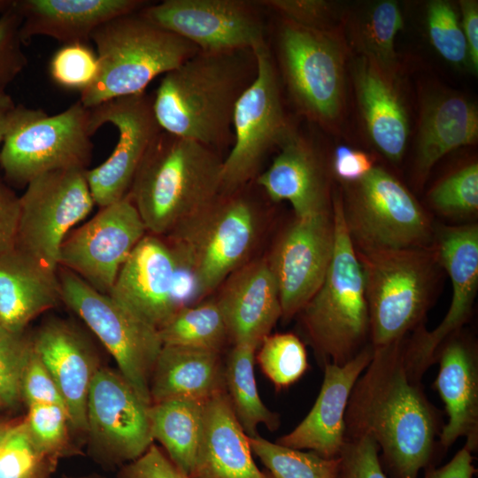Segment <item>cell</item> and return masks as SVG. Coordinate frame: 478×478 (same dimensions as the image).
I'll list each match as a JSON object with an SVG mask.
<instances>
[{"label":"cell","mask_w":478,"mask_h":478,"mask_svg":"<svg viewBox=\"0 0 478 478\" xmlns=\"http://www.w3.org/2000/svg\"><path fill=\"white\" fill-rule=\"evenodd\" d=\"M422 376L405 337L374 348L348 401L345 440L363 436L374 440L389 478H419L421 470L436 466L443 419L425 393Z\"/></svg>","instance_id":"1"},{"label":"cell","mask_w":478,"mask_h":478,"mask_svg":"<svg viewBox=\"0 0 478 478\" xmlns=\"http://www.w3.org/2000/svg\"><path fill=\"white\" fill-rule=\"evenodd\" d=\"M253 50L198 51L164 74L152 108L163 131L217 149L230 140L235 104L254 81Z\"/></svg>","instance_id":"2"},{"label":"cell","mask_w":478,"mask_h":478,"mask_svg":"<svg viewBox=\"0 0 478 478\" xmlns=\"http://www.w3.org/2000/svg\"><path fill=\"white\" fill-rule=\"evenodd\" d=\"M222 164L215 150L161 130L127 194L147 232L167 235L212 203L221 194Z\"/></svg>","instance_id":"3"},{"label":"cell","mask_w":478,"mask_h":478,"mask_svg":"<svg viewBox=\"0 0 478 478\" xmlns=\"http://www.w3.org/2000/svg\"><path fill=\"white\" fill-rule=\"evenodd\" d=\"M335 245L325 279L297 314L323 367L343 366L370 343V325L362 267L346 229L341 193L332 197Z\"/></svg>","instance_id":"4"},{"label":"cell","mask_w":478,"mask_h":478,"mask_svg":"<svg viewBox=\"0 0 478 478\" xmlns=\"http://www.w3.org/2000/svg\"><path fill=\"white\" fill-rule=\"evenodd\" d=\"M91 40L96 47L99 71L94 83L81 92L79 101L87 108L144 92L154 78L199 51L190 42L154 25L139 12L102 24Z\"/></svg>","instance_id":"5"},{"label":"cell","mask_w":478,"mask_h":478,"mask_svg":"<svg viewBox=\"0 0 478 478\" xmlns=\"http://www.w3.org/2000/svg\"><path fill=\"white\" fill-rule=\"evenodd\" d=\"M258 216L240 189L220 194L167 234L178 269L190 277L195 299L204 298L245 264L258 237Z\"/></svg>","instance_id":"6"},{"label":"cell","mask_w":478,"mask_h":478,"mask_svg":"<svg viewBox=\"0 0 478 478\" xmlns=\"http://www.w3.org/2000/svg\"><path fill=\"white\" fill-rule=\"evenodd\" d=\"M365 282L374 348L397 343L424 324L440 265L434 244L356 251Z\"/></svg>","instance_id":"7"},{"label":"cell","mask_w":478,"mask_h":478,"mask_svg":"<svg viewBox=\"0 0 478 478\" xmlns=\"http://www.w3.org/2000/svg\"><path fill=\"white\" fill-rule=\"evenodd\" d=\"M92 135L90 109L80 101L55 115L18 105L10 116L0 166L6 180L19 186L50 171L87 169Z\"/></svg>","instance_id":"8"},{"label":"cell","mask_w":478,"mask_h":478,"mask_svg":"<svg viewBox=\"0 0 478 478\" xmlns=\"http://www.w3.org/2000/svg\"><path fill=\"white\" fill-rule=\"evenodd\" d=\"M343 220L356 251L431 245L435 229L411 192L385 169L374 166L360 180L344 183Z\"/></svg>","instance_id":"9"},{"label":"cell","mask_w":478,"mask_h":478,"mask_svg":"<svg viewBox=\"0 0 478 478\" xmlns=\"http://www.w3.org/2000/svg\"><path fill=\"white\" fill-rule=\"evenodd\" d=\"M277 50L284 82L300 112L324 127L338 124L344 105L347 51L337 31L281 19Z\"/></svg>","instance_id":"10"},{"label":"cell","mask_w":478,"mask_h":478,"mask_svg":"<svg viewBox=\"0 0 478 478\" xmlns=\"http://www.w3.org/2000/svg\"><path fill=\"white\" fill-rule=\"evenodd\" d=\"M58 277L61 301L98 337L137 395L151 405L150 382L164 345L158 329L72 271L59 266Z\"/></svg>","instance_id":"11"},{"label":"cell","mask_w":478,"mask_h":478,"mask_svg":"<svg viewBox=\"0 0 478 478\" xmlns=\"http://www.w3.org/2000/svg\"><path fill=\"white\" fill-rule=\"evenodd\" d=\"M253 50L257 75L234 110V143L223 159L221 194L238 190L256 178L266 155L294 132L284 112L277 70L266 42Z\"/></svg>","instance_id":"12"},{"label":"cell","mask_w":478,"mask_h":478,"mask_svg":"<svg viewBox=\"0 0 478 478\" xmlns=\"http://www.w3.org/2000/svg\"><path fill=\"white\" fill-rule=\"evenodd\" d=\"M87 169L68 168L42 173L19 197L15 249L57 271L62 243L72 227L92 210Z\"/></svg>","instance_id":"13"},{"label":"cell","mask_w":478,"mask_h":478,"mask_svg":"<svg viewBox=\"0 0 478 478\" xmlns=\"http://www.w3.org/2000/svg\"><path fill=\"white\" fill-rule=\"evenodd\" d=\"M260 7L247 0H165L139 13L200 51L224 52L253 50L266 41Z\"/></svg>","instance_id":"14"},{"label":"cell","mask_w":478,"mask_h":478,"mask_svg":"<svg viewBox=\"0 0 478 478\" xmlns=\"http://www.w3.org/2000/svg\"><path fill=\"white\" fill-rule=\"evenodd\" d=\"M146 232L127 195L101 208L89 222L65 238L58 266L72 271L96 290L109 294L120 267Z\"/></svg>","instance_id":"15"},{"label":"cell","mask_w":478,"mask_h":478,"mask_svg":"<svg viewBox=\"0 0 478 478\" xmlns=\"http://www.w3.org/2000/svg\"><path fill=\"white\" fill-rule=\"evenodd\" d=\"M89 109L93 135L106 123L119 131L112 155L97 167L86 171L94 203L103 208L128 194L147 150L162 129L153 112L152 96L145 92L114 98Z\"/></svg>","instance_id":"16"},{"label":"cell","mask_w":478,"mask_h":478,"mask_svg":"<svg viewBox=\"0 0 478 478\" xmlns=\"http://www.w3.org/2000/svg\"><path fill=\"white\" fill-rule=\"evenodd\" d=\"M334 245L332 210L295 217L277 239L266 260L278 286L283 321L297 316L322 284Z\"/></svg>","instance_id":"17"},{"label":"cell","mask_w":478,"mask_h":478,"mask_svg":"<svg viewBox=\"0 0 478 478\" xmlns=\"http://www.w3.org/2000/svg\"><path fill=\"white\" fill-rule=\"evenodd\" d=\"M150 405L119 372L99 367L87 400V432L93 447L115 462L140 457L153 443Z\"/></svg>","instance_id":"18"},{"label":"cell","mask_w":478,"mask_h":478,"mask_svg":"<svg viewBox=\"0 0 478 478\" xmlns=\"http://www.w3.org/2000/svg\"><path fill=\"white\" fill-rule=\"evenodd\" d=\"M434 244L451 279L452 293L448 312L437 327L428 331L423 324L406 337L408 353L423 374L436 363L441 344L462 329L471 316L478 289V226L438 227Z\"/></svg>","instance_id":"19"},{"label":"cell","mask_w":478,"mask_h":478,"mask_svg":"<svg viewBox=\"0 0 478 478\" xmlns=\"http://www.w3.org/2000/svg\"><path fill=\"white\" fill-rule=\"evenodd\" d=\"M177 277L178 264L167 243L145 235L120 267L108 295L159 329L181 307Z\"/></svg>","instance_id":"20"},{"label":"cell","mask_w":478,"mask_h":478,"mask_svg":"<svg viewBox=\"0 0 478 478\" xmlns=\"http://www.w3.org/2000/svg\"><path fill=\"white\" fill-rule=\"evenodd\" d=\"M436 362L439 369L434 386L448 416L438 444L447 451L465 437L464 446L473 453L478 447V351L474 339L462 329L454 333L439 347Z\"/></svg>","instance_id":"21"},{"label":"cell","mask_w":478,"mask_h":478,"mask_svg":"<svg viewBox=\"0 0 478 478\" xmlns=\"http://www.w3.org/2000/svg\"><path fill=\"white\" fill-rule=\"evenodd\" d=\"M374 347L368 343L343 366L326 364L316 401L304 420L276 443L309 450L325 459L338 458L345 443V412L352 389L370 363Z\"/></svg>","instance_id":"22"},{"label":"cell","mask_w":478,"mask_h":478,"mask_svg":"<svg viewBox=\"0 0 478 478\" xmlns=\"http://www.w3.org/2000/svg\"><path fill=\"white\" fill-rule=\"evenodd\" d=\"M31 343L62 395L70 427L87 432L88 395L99 368L89 342L72 324L54 319L38 328Z\"/></svg>","instance_id":"23"},{"label":"cell","mask_w":478,"mask_h":478,"mask_svg":"<svg viewBox=\"0 0 478 478\" xmlns=\"http://www.w3.org/2000/svg\"><path fill=\"white\" fill-rule=\"evenodd\" d=\"M279 149L269 167L255 178L257 185L272 201H288L296 218L331 212L328 173L314 146L294 131Z\"/></svg>","instance_id":"24"},{"label":"cell","mask_w":478,"mask_h":478,"mask_svg":"<svg viewBox=\"0 0 478 478\" xmlns=\"http://www.w3.org/2000/svg\"><path fill=\"white\" fill-rule=\"evenodd\" d=\"M216 298L230 342L258 348L281 318L279 289L266 259L245 263L223 282Z\"/></svg>","instance_id":"25"},{"label":"cell","mask_w":478,"mask_h":478,"mask_svg":"<svg viewBox=\"0 0 478 478\" xmlns=\"http://www.w3.org/2000/svg\"><path fill=\"white\" fill-rule=\"evenodd\" d=\"M148 4L144 0H19L12 7L22 17V43L45 35L66 45L87 43L102 24Z\"/></svg>","instance_id":"26"},{"label":"cell","mask_w":478,"mask_h":478,"mask_svg":"<svg viewBox=\"0 0 478 478\" xmlns=\"http://www.w3.org/2000/svg\"><path fill=\"white\" fill-rule=\"evenodd\" d=\"M189 477L274 478L256 465L249 436L226 390L204 404L201 437Z\"/></svg>","instance_id":"27"},{"label":"cell","mask_w":478,"mask_h":478,"mask_svg":"<svg viewBox=\"0 0 478 478\" xmlns=\"http://www.w3.org/2000/svg\"><path fill=\"white\" fill-rule=\"evenodd\" d=\"M352 77L370 140L389 160L400 162L406 148L409 124L397 80L361 56L354 62Z\"/></svg>","instance_id":"28"},{"label":"cell","mask_w":478,"mask_h":478,"mask_svg":"<svg viewBox=\"0 0 478 478\" xmlns=\"http://www.w3.org/2000/svg\"><path fill=\"white\" fill-rule=\"evenodd\" d=\"M478 112L467 98L451 92L428 96L422 104L413 176L423 184L434 166L451 150L474 143Z\"/></svg>","instance_id":"29"},{"label":"cell","mask_w":478,"mask_h":478,"mask_svg":"<svg viewBox=\"0 0 478 478\" xmlns=\"http://www.w3.org/2000/svg\"><path fill=\"white\" fill-rule=\"evenodd\" d=\"M61 301L57 271L13 249L0 256V326L23 333L27 324Z\"/></svg>","instance_id":"30"},{"label":"cell","mask_w":478,"mask_h":478,"mask_svg":"<svg viewBox=\"0 0 478 478\" xmlns=\"http://www.w3.org/2000/svg\"><path fill=\"white\" fill-rule=\"evenodd\" d=\"M224 370L220 352L163 345L150 382L151 404L171 399L204 402L226 390Z\"/></svg>","instance_id":"31"},{"label":"cell","mask_w":478,"mask_h":478,"mask_svg":"<svg viewBox=\"0 0 478 478\" xmlns=\"http://www.w3.org/2000/svg\"><path fill=\"white\" fill-rule=\"evenodd\" d=\"M204 402L171 399L149 408L153 441L160 443L170 459L189 476L201 437Z\"/></svg>","instance_id":"32"},{"label":"cell","mask_w":478,"mask_h":478,"mask_svg":"<svg viewBox=\"0 0 478 478\" xmlns=\"http://www.w3.org/2000/svg\"><path fill=\"white\" fill-rule=\"evenodd\" d=\"M258 347L250 343H235L225 365L226 391L237 420L249 437L258 435V424L270 431L280 426V417L262 402L254 374L255 353Z\"/></svg>","instance_id":"33"},{"label":"cell","mask_w":478,"mask_h":478,"mask_svg":"<svg viewBox=\"0 0 478 478\" xmlns=\"http://www.w3.org/2000/svg\"><path fill=\"white\" fill-rule=\"evenodd\" d=\"M403 27L400 7L390 0L371 4L355 16L351 25V42L361 57L396 80L398 61L395 39Z\"/></svg>","instance_id":"34"},{"label":"cell","mask_w":478,"mask_h":478,"mask_svg":"<svg viewBox=\"0 0 478 478\" xmlns=\"http://www.w3.org/2000/svg\"><path fill=\"white\" fill-rule=\"evenodd\" d=\"M158 333L164 345L187 346L220 353L230 341L225 318L216 299L181 306Z\"/></svg>","instance_id":"35"},{"label":"cell","mask_w":478,"mask_h":478,"mask_svg":"<svg viewBox=\"0 0 478 478\" xmlns=\"http://www.w3.org/2000/svg\"><path fill=\"white\" fill-rule=\"evenodd\" d=\"M254 453L274 478H337L339 457L325 459L272 443L259 436L249 437Z\"/></svg>","instance_id":"36"},{"label":"cell","mask_w":478,"mask_h":478,"mask_svg":"<svg viewBox=\"0 0 478 478\" xmlns=\"http://www.w3.org/2000/svg\"><path fill=\"white\" fill-rule=\"evenodd\" d=\"M258 347V364L277 390L297 382L309 367L305 346L295 334H270Z\"/></svg>","instance_id":"37"},{"label":"cell","mask_w":478,"mask_h":478,"mask_svg":"<svg viewBox=\"0 0 478 478\" xmlns=\"http://www.w3.org/2000/svg\"><path fill=\"white\" fill-rule=\"evenodd\" d=\"M431 206L440 214L468 218L478 212V165L472 162L437 182L428 194Z\"/></svg>","instance_id":"38"},{"label":"cell","mask_w":478,"mask_h":478,"mask_svg":"<svg viewBox=\"0 0 478 478\" xmlns=\"http://www.w3.org/2000/svg\"><path fill=\"white\" fill-rule=\"evenodd\" d=\"M50 457L35 444L25 420L14 423L0 443V478H42Z\"/></svg>","instance_id":"39"},{"label":"cell","mask_w":478,"mask_h":478,"mask_svg":"<svg viewBox=\"0 0 478 478\" xmlns=\"http://www.w3.org/2000/svg\"><path fill=\"white\" fill-rule=\"evenodd\" d=\"M427 23L430 42L445 60L458 66L469 63L466 41L450 3L431 1L427 7Z\"/></svg>","instance_id":"40"},{"label":"cell","mask_w":478,"mask_h":478,"mask_svg":"<svg viewBox=\"0 0 478 478\" xmlns=\"http://www.w3.org/2000/svg\"><path fill=\"white\" fill-rule=\"evenodd\" d=\"M99 71L96 53L87 43L66 44L50 62L52 80L67 89L82 92L96 81Z\"/></svg>","instance_id":"41"},{"label":"cell","mask_w":478,"mask_h":478,"mask_svg":"<svg viewBox=\"0 0 478 478\" xmlns=\"http://www.w3.org/2000/svg\"><path fill=\"white\" fill-rule=\"evenodd\" d=\"M32 352L31 338L0 326V400L15 405L21 398L22 376Z\"/></svg>","instance_id":"42"},{"label":"cell","mask_w":478,"mask_h":478,"mask_svg":"<svg viewBox=\"0 0 478 478\" xmlns=\"http://www.w3.org/2000/svg\"><path fill=\"white\" fill-rule=\"evenodd\" d=\"M25 421L35 444L47 455L53 456L58 452L67 441L70 423L67 411L63 405H28Z\"/></svg>","instance_id":"43"},{"label":"cell","mask_w":478,"mask_h":478,"mask_svg":"<svg viewBox=\"0 0 478 478\" xmlns=\"http://www.w3.org/2000/svg\"><path fill=\"white\" fill-rule=\"evenodd\" d=\"M263 7L280 14L281 19L319 30L336 31L338 11L324 0H261Z\"/></svg>","instance_id":"44"},{"label":"cell","mask_w":478,"mask_h":478,"mask_svg":"<svg viewBox=\"0 0 478 478\" xmlns=\"http://www.w3.org/2000/svg\"><path fill=\"white\" fill-rule=\"evenodd\" d=\"M379 453L378 444L368 436L346 440L339 455L337 478H389Z\"/></svg>","instance_id":"45"},{"label":"cell","mask_w":478,"mask_h":478,"mask_svg":"<svg viewBox=\"0 0 478 478\" xmlns=\"http://www.w3.org/2000/svg\"><path fill=\"white\" fill-rule=\"evenodd\" d=\"M21 24L22 17L12 4L0 16V93L27 66L19 36Z\"/></svg>","instance_id":"46"},{"label":"cell","mask_w":478,"mask_h":478,"mask_svg":"<svg viewBox=\"0 0 478 478\" xmlns=\"http://www.w3.org/2000/svg\"><path fill=\"white\" fill-rule=\"evenodd\" d=\"M21 398L27 406L35 404H55L66 407L57 384L33 348L22 376Z\"/></svg>","instance_id":"47"},{"label":"cell","mask_w":478,"mask_h":478,"mask_svg":"<svg viewBox=\"0 0 478 478\" xmlns=\"http://www.w3.org/2000/svg\"><path fill=\"white\" fill-rule=\"evenodd\" d=\"M118 478H190L167 456L165 451L152 443L137 459L127 463Z\"/></svg>","instance_id":"48"},{"label":"cell","mask_w":478,"mask_h":478,"mask_svg":"<svg viewBox=\"0 0 478 478\" xmlns=\"http://www.w3.org/2000/svg\"><path fill=\"white\" fill-rule=\"evenodd\" d=\"M371 157L358 150L348 146H338L332 160L334 173L343 183L357 181L366 175L374 167Z\"/></svg>","instance_id":"49"},{"label":"cell","mask_w":478,"mask_h":478,"mask_svg":"<svg viewBox=\"0 0 478 478\" xmlns=\"http://www.w3.org/2000/svg\"><path fill=\"white\" fill-rule=\"evenodd\" d=\"M19 197L0 178V256L15 248Z\"/></svg>","instance_id":"50"},{"label":"cell","mask_w":478,"mask_h":478,"mask_svg":"<svg viewBox=\"0 0 478 478\" xmlns=\"http://www.w3.org/2000/svg\"><path fill=\"white\" fill-rule=\"evenodd\" d=\"M472 452L463 446L444 466L425 469L424 478H474L476 469Z\"/></svg>","instance_id":"51"},{"label":"cell","mask_w":478,"mask_h":478,"mask_svg":"<svg viewBox=\"0 0 478 478\" xmlns=\"http://www.w3.org/2000/svg\"><path fill=\"white\" fill-rule=\"evenodd\" d=\"M462 30L468 49L469 64L477 73L478 69V4L474 0H461Z\"/></svg>","instance_id":"52"},{"label":"cell","mask_w":478,"mask_h":478,"mask_svg":"<svg viewBox=\"0 0 478 478\" xmlns=\"http://www.w3.org/2000/svg\"><path fill=\"white\" fill-rule=\"evenodd\" d=\"M15 106L12 97L8 94L5 92L0 93V144L4 142L10 116Z\"/></svg>","instance_id":"53"},{"label":"cell","mask_w":478,"mask_h":478,"mask_svg":"<svg viewBox=\"0 0 478 478\" xmlns=\"http://www.w3.org/2000/svg\"><path fill=\"white\" fill-rule=\"evenodd\" d=\"M13 423L2 422L0 423V443L12 427Z\"/></svg>","instance_id":"54"},{"label":"cell","mask_w":478,"mask_h":478,"mask_svg":"<svg viewBox=\"0 0 478 478\" xmlns=\"http://www.w3.org/2000/svg\"><path fill=\"white\" fill-rule=\"evenodd\" d=\"M12 4V1H0V11L3 12L4 13V12L10 9Z\"/></svg>","instance_id":"55"},{"label":"cell","mask_w":478,"mask_h":478,"mask_svg":"<svg viewBox=\"0 0 478 478\" xmlns=\"http://www.w3.org/2000/svg\"><path fill=\"white\" fill-rule=\"evenodd\" d=\"M68 478H104L96 475L82 476V477H68Z\"/></svg>","instance_id":"56"},{"label":"cell","mask_w":478,"mask_h":478,"mask_svg":"<svg viewBox=\"0 0 478 478\" xmlns=\"http://www.w3.org/2000/svg\"><path fill=\"white\" fill-rule=\"evenodd\" d=\"M0 405H2V402H1V400H0Z\"/></svg>","instance_id":"57"}]
</instances>
